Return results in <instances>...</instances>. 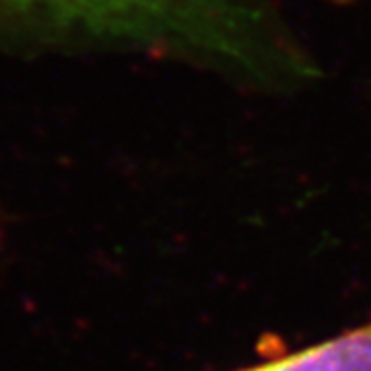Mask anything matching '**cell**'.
I'll return each mask as SVG.
<instances>
[{
	"instance_id": "3957f363",
	"label": "cell",
	"mask_w": 371,
	"mask_h": 371,
	"mask_svg": "<svg viewBox=\"0 0 371 371\" xmlns=\"http://www.w3.org/2000/svg\"><path fill=\"white\" fill-rule=\"evenodd\" d=\"M328 2H334V4H350V2H357V0H328Z\"/></svg>"
},
{
	"instance_id": "6da1fadb",
	"label": "cell",
	"mask_w": 371,
	"mask_h": 371,
	"mask_svg": "<svg viewBox=\"0 0 371 371\" xmlns=\"http://www.w3.org/2000/svg\"><path fill=\"white\" fill-rule=\"evenodd\" d=\"M0 9H35L99 31L200 50L215 60L252 66V58L243 54V33L254 25L227 19L236 6L211 0H0Z\"/></svg>"
},
{
	"instance_id": "7a4b0ae2",
	"label": "cell",
	"mask_w": 371,
	"mask_h": 371,
	"mask_svg": "<svg viewBox=\"0 0 371 371\" xmlns=\"http://www.w3.org/2000/svg\"><path fill=\"white\" fill-rule=\"evenodd\" d=\"M231 371H371V320L322 343Z\"/></svg>"
}]
</instances>
